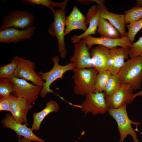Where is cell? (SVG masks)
<instances>
[{
    "instance_id": "6da1fadb",
    "label": "cell",
    "mask_w": 142,
    "mask_h": 142,
    "mask_svg": "<svg viewBox=\"0 0 142 142\" xmlns=\"http://www.w3.org/2000/svg\"><path fill=\"white\" fill-rule=\"evenodd\" d=\"M118 74L121 84L129 85L134 90L139 89L142 82V58L138 56L128 59Z\"/></svg>"
},
{
    "instance_id": "7a4b0ae2",
    "label": "cell",
    "mask_w": 142,
    "mask_h": 142,
    "mask_svg": "<svg viewBox=\"0 0 142 142\" xmlns=\"http://www.w3.org/2000/svg\"><path fill=\"white\" fill-rule=\"evenodd\" d=\"M126 105L116 109L109 108V114L117 123L120 136V142H124L127 136L129 135L132 136L134 142H140L135 131L140 132L137 127L141 123L133 121L129 118Z\"/></svg>"
},
{
    "instance_id": "3957f363",
    "label": "cell",
    "mask_w": 142,
    "mask_h": 142,
    "mask_svg": "<svg viewBox=\"0 0 142 142\" xmlns=\"http://www.w3.org/2000/svg\"><path fill=\"white\" fill-rule=\"evenodd\" d=\"M73 71V91L75 94L85 95L88 93H95V82L98 72L93 67L75 69Z\"/></svg>"
},
{
    "instance_id": "277c9868",
    "label": "cell",
    "mask_w": 142,
    "mask_h": 142,
    "mask_svg": "<svg viewBox=\"0 0 142 142\" xmlns=\"http://www.w3.org/2000/svg\"><path fill=\"white\" fill-rule=\"evenodd\" d=\"M52 61L53 65L50 70L45 73L41 71L38 73L42 79L45 81L40 94V96L42 98L45 97L48 93H54L53 90L50 88L51 85L54 82L59 78L62 79L64 74L66 72L73 71L75 69L73 65L70 62L64 65L59 64V58L57 56L53 57Z\"/></svg>"
},
{
    "instance_id": "5b68a950",
    "label": "cell",
    "mask_w": 142,
    "mask_h": 142,
    "mask_svg": "<svg viewBox=\"0 0 142 142\" xmlns=\"http://www.w3.org/2000/svg\"><path fill=\"white\" fill-rule=\"evenodd\" d=\"M66 7L55 10L53 13V22L48 30L51 36L56 37L58 40V52L60 57L65 58L67 54L64 41L65 30L66 24L65 9Z\"/></svg>"
},
{
    "instance_id": "8992f818",
    "label": "cell",
    "mask_w": 142,
    "mask_h": 142,
    "mask_svg": "<svg viewBox=\"0 0 142 142\" xmlns=\"http://www.w3.org/2000/svg\"><path fill=\"white\" fill-rule=\"evenodd\" d=\"M34 19V15L26 10H13L4 17L0 30L10 28L26 29L33 26Z\"/></svg>"
},
{
    "instance_id": "52a82bcc",
    "label": "cell",
    "mask_w": 142,
    "mask_h": 142,
    "mask_svg": "<svg viewBox=\"0 0 142 142\" xmlns=\"http://www.w3.org/2000/svg\"><path fill=\"white\" fill-rule=\"evenodd\" d=\"M14 84L13 94L15 96L26 99L34 104L38 98L42 87L28 82L22 79L14 77L13 75L8 78Z\"/></svg>"
},
{
    "instance_id": "ba28073f",
    "label": "cell",
    "mask_w": 142,
    "mask_h": 142,
    "mask_svg": "<svg viewBox=\"0 0 142 142\" xmlns=\"http://www.w3.org/2000/svg\"><path fill=\"white\" fill-rule=\"evenodd\" d=\"M85 96L84 100L80 106L85 115L90 112L95 116L99 114H103L108 111L109 107L106 103L104 92L89 93Z\"/></svg>"
},
{
    "instance_id": "9c48e42d",
    "label": "cell",
    "mask_w": 142,
    "mask_h": 142,
    "mask_svg": "<svg viewBox=\"0 0 142 142\" xmlns=\"http://www.w3.org/2000/svg\"><path fill=\"white\" fill-rule=\"evenodd\" d=\"M18 65L13 74L14 77L30 81L35 85L43 87L44 82L35 72V63L19 57H18Z\"/></svg>"
},
{
    "instance_id": "30bf717a",
    "label": "cell",
    "mask_w": 142,
    "mask_h": 142,
    "mask_svg": "<svg viewBox=\"0 0 142 142\" xmlns=\"http://www.w3.org/2000/svg\"><path fill=\"white\" fill-rule=\"evenodd\" d=\"M134 90L129 85L121 84L116 91L109 95L106 96V102L109 108L118 109L132 103L134 99Z\"/></svg>"
},
{
    "instance_id": "8fae6325",
    "label": "cell",
    "mask_w": 142,
    "mask_h": 142,
    "mask_svg": "<svg viewBox=\"0 0 142 142\" xmlns=\"http://www.w3.org/2000/svg\"><path fill=\"white\" fill-rule=\"evenodd\" d=\"M1 123L3 127L9 128L14 131L18 138L22 136L32 141L45 142V140L38 137L33 133L32 128L28 127V126L24 123L22 125L18 123L9 113L6 114L5 117L1 120Z\"/></svg>"
},
{
    "instance_id": "7c38bea8",
    "label": "cell",
    "mask_w": 142,
    "mask_h": 142,
    "mask_svg": "<svg viewBox=\"0 0 142 142\" xmlns=\"http://www.w3.org/2000/svg\"><path fill=\"white\" fill-rule=\"evenodd\" d=\"M73 55L69 58L75 69H79L92 67L90 49L83 39L74 45Z\"/></svg>"
},
{
    "instance_id": "4fadbf2b",
    "label": "cell",
    "mask_w": 142,
    "mask_h": 142,
    "mask_svg": "<svg viewBox=\"0 0 142 142\" xmlns=\"http://www.w3.org/2000/svg\"><path fill=\"white\" fill-rule=\"evenodd\" d=\"M36 29V27L33 26L24 30L10 28L0 30V42L18 43L31 38Z\"/></svg>"
},
{
    "instance_id": "5bb4252c",
    "label": "cell",
    "mask_w": 142,
    "mask_h": 142,
    "mask_svg": "<svg viewBox=\"0 0 142 142\" xmlns=\"http://www.w3.org/2000/svg\"><path fill=\"white\" fill-rule=\"evenodd\" d=\"M83 39L89 49L95 45H101L109 49L118 47L130 48L132 44L127 36L118 38H112L101 36L95 37L89 35Z\"/></svg>"
},
{
    "instance_id": "9a60e30c",
    "label": "cell",
    "mask_w": 142,
    "mask_h": 142,
    "mask_svg": "<svg viewBox=\"0 0 142 142\" xmlns=\"http://www.w3.org/2000/svg\"><path fill=\"white\" fill-rule=\"evenodd\" d=\"M92 67L98 72L108 70L110 62V49L98 45L92 49L90 52Z\"/></svg>"
},
{
    "instance_id": "2e32d148",
    "label": "cell",
    "mask_w": 142,
    "mask_h": 142,
    "mask_svg": "<svg viewBox=\"0 0 142 142\" xmlns=\"http://www.w3.org/2000/svg\"><path fill=\"white\" fill-rule=\"evenodd\" d=\"M33 106L26 99L17 97L14 95L10 107L12 116L18 123L26 124L28 126L27 114Z\"/></svg>"
},
{
    "instance_id": "e0dca14e",
    "label": "cell",
    "mask_w": 142,
    "mask_h": 142,
    "mask_svg": "<svg viewBox=\"0 0 142 142\" xmlns=\"http://www.w3.org/2000/svg\"><path fill=\"white\" fill-rule=\"evenodd\" d=\"M86 22L89 26L87 30L79 35H74L71 37V42L76 44L84 37L92 34H95L100 16L98 6L93 5L88 9L86 15Z\"/></svg>"
},
{
    "instance_id": "ac0fdd59",
    "label": "cell",
    "mask_w": 142,
    "mask_h": 142,
    "mask_svg": "<svg viewBox=\"0 0 142 142\" xmlns=\"http://www.w3.org/2000/svg\"><path fill=\"white\" fill-rule=\"evenodd\" d=\"M109 71L111 75L118 73L129 56V48L116 47L110 49Z\"/></svg>"
},
{
    "instance_id": "d6986e66",
    "label": "cell",
    "mask_w": 142,
    "mask_h": 142,
    "mask_svg": "<svg viewBox=\"0 0 142 142\" xmlns=\"http://www.w3.org/2000/svg\"><path fill=\"white\" fill-rule=\"evenodd\" d=\"M98 6L100 17L108 20L118 30L121 37H127L128 33L125 28L124 14L110 12L107 9Z\"/></svg>"
},
{
    "instance_id": "ffe728a7",
    "label": "cell",
    "mask_w": 142,
    "mask_h": 142,
    "mask_svg": "<svg viewBox=\"0 0 142 142\" xmlns=\"http://www.w3.org/2000/svg\"><path fill=\"white\" fill-rule=\"evenodd\" d=\"M59 109L58 103L55 101L50 100L47 103L45 108L41 111L33 114V122L32 128L38 131L40 129V125L45 117L51 112H57Z\"/></svg>"
},
{
    "instance_id": "44dd1931",
    "label": "cell",
    "mask_w": 142,
    "mask_h": 142,
    "mask_svg": "<svg viewBox=\"0 0 142 142\" xmlns=\"http://www.w3.org/2000/svg\"><path fill=\"white\" fill-rule=\"evenodd\" d=\"M96 32L101 36L112 38H121L118 30L108 20L100 17Z\"/></svg>"
},
{
    "instance_id": "7402d4cb",
    "label": "cell",
    "mask_w": 142,
    "mask_h": 142,
    "mask_svg": "<svg viewBox=\"0 0 142 142\" xmlns=\"http://www.w3.org/2000/svg\"><path fill=\"white\" fill-rule=\"evenodd\" d=\"M65 0L61 3L55 2L50 0H21V2L23 4L34 6L37 5H41L50 9L53 13L55 11L54 8L57 7L59 8L66 7L69 1Z\"/></svg>"
},
{
    "instance_id": "603a6c76",
    "label": "cell",
    "mask_w": 142,
    "mask_h": 142,
    "mask_svg": "<svg viewBox=\"0 0 142 142\" xmlns=\"http://www.w3.org/2000/svg\"><path fill=\"white\" fill-rule=\"evenodd\" d=\"M111 75L108 70L102 71L98 73L95 82V92H104L108 80Z\"/></svg>"
},
{
    "instance_id": "cb8c5ba5",
    "label": "cell",
    "mask_w": 142,
    "mask_h": 142,
    "mask_svg": "<svg viewBox=\"0 0 142 142\" xmlns=\"http://www.w3.org/2000/svg\"><path fill=\"white\" fill-rule=\"evenodd\" d=\"M126 24H128L142 18V6L136 5L123 12Z\"/></svg>"
},
{
    "instance_id": "d4e9b609",
    "label": "cell",
    "mask_w": 142,
    "mask_h": 142,
    "mask_svg": "<svg viewBox=\"0 0 142 142\" xmlns=\"http://www.w3.org/2000/svg\"><path fill=\"white\" fill-rule=\"evenodd\" d=\"M121 83L118 74L111 75L107 82L104 92L106 96L112 94L120 87Z\"/></svg>"
},
{
    "instance_id": "484cf974",
    "label": "cell",
    "mask_w": 142,
    "mask_h": 142,
    "mask_svg": "<svg viewBox=\"0 0 142 142\" xmlns=\"http://www.w3.org/2000/svg\"><path fill=\"white\" fill-rule=\"evenodd\" d=\"M18 57H14L10 63L0 67V78H8L13 74L18 65Z\"/></svg>"
},
{
    "instance_id": "4316f807",
    "label": "cell",
    "mask_w": 142,
    "mask_h": 142,
    "mask_svg": "<svg viewBox=\"0 0 142 142\" xmlns=\"http://www.w3.org/2000/svg\"><path fill=\"white\" fill-rule=\"evenodd\" d=\"M14 84L8 78H0V97H6L12 94Z\"/></svg>"
},
{
    "instance_id": "83f0119b",
    "label": "cell",
    "mask_w": 142,
    "mask_h": 142,
    "mask_svg": "<svg viewBox=\"0 0 142 142\" xmlns=\"http://www.w3.org/2000/svg\"><path fill=\"white\" fill-rule=\"evenodd\" d=\"M128 30L127 37L130 42L133 43L135 37L142 28V18L126 25Z\"/></svg>"
},
{
    "instance_id": "f1b7e54d",
    "label": "cell",
    "mask_w": 142,
    "mask_h": 142,
    "mask_svg": "<svg viewBox=\"0 0 142 142\" xmlns=\"http://www.w3.org/2000/svg\"><path fill=\"white\" fill-rule=\"evenodd\" d=\"M86 21H72L66 22L64 35L66 36L72 31L75 29H80L85 32L87 28Z\"/></svg>"
},
{
    "instance_id": "f546056e",
    "label": "cell",
    "mask_w": 142,
    "mask_h": 142,
    "mask_svg": "<svg viewBox=\"0 0 142 142\" xmlns=\"http://www.w3.org/2000/svg\"><path fill=\"white\" fill-rule=\"evenodd\" d=\"M138 56L142 58V36L136 42L132 43L129 48L130 58Z\"/></svg>"
},
{
    "instance_id": "4dcf8cb0",
    "label": "cell",
    "mask_w": 142,
    "mask_h": 142,
    "mask_svg": "<svg viewBox=\"0 0 142 142\" xmlns=\"http://www.w3.org/2000/svg\"><path fill=\"white\" fill-rule=\"evenodd\" d=\"M86 21V17L80 11L76 6L74 7L70 14L66 17V22Z\"/></svg>"
},
{
    "instance_id": "1f68e13d",
    "label": "cell",
    "mask_w": 142,
    "mask_h": 142,
    "mask_svg": "<svg viewBox=\"0 0 142 142\" xmlns=\"http://www.w3.org/2000/svg\"><path fill=\"white\" fill-rule=\"evenodd\" d=\"M14 95L11 94L6 97H0V110L10 112V107Z\"/></svg>"
},
{
    "instance_id": "d6a6232c",
    "label": "cell",
    "mask_w": 142,
    "mask_h": 142,
    "mask_svg": "<svg viewBox=\"0 0 142 142\" xmlns=\"http://www.w3.org/2000/svg\"><path fill=\"white\" fill-rule=\"evenodd\" d=\"M93 1L94 2H95L97 3L98 6L105 9H107V8L105 5L104 1L101 0H94Z\"/></svg>"
},
{
    "instance_id": "836d02e7",
    "label": "cell",
    "mask_w": 142,
    "mask_h": 142,
    "mask_svg": "<svg viewBox=\"0 0 142 142\" xmlns=\"http://www.w3.org/2000/svg\"><path fill=\"white\" fill-rule=\"evenodd\" d=\"M32 141L24 138H18L17 142H32Z\"/></svg>"
},
{
    "instance_id": "e575fe53",
    "label": "cell",
    "mask_w": 142,
    "mask_h": 142,
    "mask_svg": "<svg viewBox=\"0 0 142 142\" xmlns=\"http://www.w3.org/2000/svg\"><path fill=\"white\" fill-rule=\"evenodd\" d=\"M138 96H142V90L137 93L133 94V98L134 99Z\"/></svg>"
},
{
    "instance_id": "d590c367",
    "label": "cell",
    "mask_w": 142,
    "mask_h": 142,
    "mask_svg": "<svg viewBox=\"0 0 142 142\" xmlns=\"http://www.w3.org/2000/svg\"><path fill=\"white\" fill-rule=\"evenodd\" d=\"M135 1L137 5L142 6V0H135Z\"/></svg>"
},
{
    "instance_id": "8d00e7d4",
    "label": "cell",
    "mask_w": 142,
    "mask_h": 142,
    "mask_svg": "<svg viewBox=\"0 0 142 142\" xmlns=\"http://www.w3.org/2000/svg\"><path fill=\"white\" fill-rule=\"evenodd\" d=\"M117 142H120L119 141H117Z\"/></svg>"
}]
</instances>
